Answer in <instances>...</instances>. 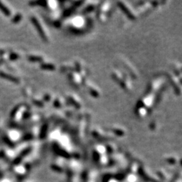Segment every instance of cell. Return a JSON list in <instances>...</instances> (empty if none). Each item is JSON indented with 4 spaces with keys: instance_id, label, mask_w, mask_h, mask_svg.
Listing matches in <instances>:
<instances>
[{
    "instance_id": "obj_1",
    "label": "cell",
    "mask_w": 182,
    "mask_h": 182,
    "mask_svg": "<svg viewBox=\"0 0 182 182\" xmlns=\"http://www.w3.org/2000/svg\"><path fill=\"white\" fill-rule=\"evenodd\" d=\"M0 10H1V12H2L3 14L6 15V16H9V15H10V12L9 11L8 9H7L5 6H4V5H3L1 2H0Z\"/></svg>"
},
{
    "instance_id": "obj_2",
    "label": "cell",
    "mask_w": 182,
    "mask_h": 182,
    "mask_svg": "<svg viewBox=\"0 0 182 182\" xmlns=\"http://www.w3.org/2000/svg\"><path fill=\"white\" fill-rule=\"evenodd\" d=\"M0 75H1V76H2L3 78H6V79H8V80H12V82H18V80H17L16 78H14V77L10 76H9V75H7V74H2V73H0Z\"/></svg>"
},
{
    "instance_id": "obj_3",
    "label": "cell",
    "mask_w": 182,
    "mask_h": 182,
    "mask_svg": "<svg viewBox=\"0 0 182 182\" xmlns=\"http://www.w3.org/2000/svg\"><path fill=\"white\" fill-rule=\"evenodd\" d=\"M20 18H21V16H17L16 18H15L13 20V22H18V19H20Z\"/></svg>"
}]
</instances>
